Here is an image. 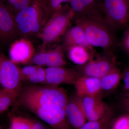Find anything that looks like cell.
Here are the masks:
<instances>
[{
  "label": "cell",
  "instance_id": "obj_8",
  "mask_svg": "<svg viewBox=\"0 0 129 129\" xmlns=\"http://www.w3.org/2000/svg\"><path fill=\"white\" fill-rule=\"evenodd\" d=\"M19 37L14 15L0 1V43L6 44L13 42Z\"/></svg>",
  "mask_w": 129,
  "mask_h": 129
},
{
  "label": "cell",
  "instance_id": "obj_14",
  "mask_svg": "<svg viewBox=\"0 0 129 129\" xmlns=\"http://www.w3.org/2000/svg\"><path fill=\"white\" fill-rule=\"evenodd\" d=\"M80 100L88 121H97L103 118L106 107L96 96L84 97Z\"/></svg>",
  "mask_w": 129,
  "mask_h": 129
},
{
  "label": "cell",
  "instance_id": "obj_10",
  "mask_svg": "<svg viewBox=\"0 0 129 129\" xmlns=\"http://www.w3.org/2000/svg\"><path fill=\"white\" fill-rule=\"evenodd\" d=\"M35 54L33 44L29 40L25 38H19L13 42L9 50L10 59L16 64L30 62Z\"/></svg>",
  "mask_w": 129,
  "mask_h": 129
},
{
  "label": "cell",
  "instance_id": "obj_20",
  "mask_svg": "<svg viewBox=\"0 0 129 129\" xmlns=\"http://www.w3.org/2000/svg\"><path fill=\"white\" fill-rule=\"evenodd\" d=\"M36 0H0L15 15L25 8L32 5Z\"/></svg>",
  "mask_w": 129,
  "mask_h": 129
},
{
  "label": "cell",
  "instance_id": "obj_25",
  "mask_svg": "<svg viewBox=\"0 0 129 129\" xmlns=\"http://www.w3.org/2000/svg\"><path fill=\"white\" fill-rule=\"evenodd\" d=\"M113 129H129V116L119 118L114 124Z\"/></svg>",
  "mask_w": 129,
  "mask_h": 129
},
{
  "label": "cell",
  "instance_id": "obj_19",
  "mask_svg": "<svg viewBox=\"0 0 129 129\" xmlns=\"http://www.w3.org/2000/svg\"><path fill=\"white\" fill-rule=\"evenodd\" d=\"M120 74L115 68L100 79L99 84L101 90H109L115 88L120 80Z\"/></svg>",
  "mask_w": 129,
  "mask_h": 129
},
{
  "label": "cell",
  "instance_id": "obj_17",
  "mask_svg": "<svg viewBox=\"0 0 129 129\" xmlns=\"http://www.w3.org/2000/svg\"><path fill=\"white\" fill-rule=\"evenodd\" d=\"M69 59L75 64L79 66L83 65L90 60L93 53L84 47L73 46L69 47L66 50Z\"/></svg>",
  "mask_w": 129,
  "mask_h": 129
},
{
  "label": "cell",
  "instance_id": "obj_4",
  "mask_svg": "<svg viewBox=\"0 0 129 129\" xmlns=\"http://www.w3.org/2000/svg\"><path fill=\"white\" fill-rule=\"evenodd\" d=\"M74 18L73 13L68 4L48 19L40 32L42 47L56 41L62 36Z\"/></svg>",
  "mask_w": 129,
  "mask_h": 129
},
{
  "label": "cell",
  "instance_id": "obj_22",
  "mask_svg": "<svg viewBox=\"0 0 129 129\" xmlns=\"http://www.w3.org/2000/svg\"><path fill=\"white\" fill-rule=\"evenodd\" d=\"M46 73L45 68L39 66L34 74L28 78L26 80L34 84H45Z\"/></svg>",
  "mask_w": 129,
  "mask_h": 129
},
{
  "label": "cell",
  "instance_id": "obj_15",
  "mask_svg": "<svg viewBox=\"0 0 129 129\" xmlns=\"http://www.w3.org/2000/svg\"><path fill=\"white\" fill-rule=\"evenodd\" d=\"M100 79L89 76H80L74 84L76 94L80 98L96 96L101 90Z\"/></svg>",
  "mask_w": 129,
  "mask_h": 129
},
{
  "label": "cell",
  "instance_id": "obj_16",
  "mask_svg": "<svg viewBox=\"0 0 129 129\" xmlns=\"http://www.w3.org/2000/svg\"><path fill=\"white\" fill-rule=\"evenodd\" d=\"M65 113L70 123L76 129H79L86 122L87 119L80 99L68 101Z\"/></svg>",
  "mask_w": 129,
  "mask_h": 129
},
{
  "label": "cell",
  "instance_id": "obj_24",
  "mask_svg": "<svg viewBox=\"0 0 129 129\" xmlns=\"http://www.w3.org/2000/svg\"><path fill=\"white\" fill-rule=\"evenodd\" d=\"M39 66L37 65H29L20 69L23 80H25L34 74L37 71Z\"/></svg>",
  "mask_w": 129,
  "mask_h": 129
},
{
  "label": "cell",
  "instance_id": "obj_2",
  "mask_svg": "<svg viewBox=\"0 0 129 129\" xmlns=\"http://www.w3.org/2000/svg\"><path fill=\"white\" fill-rule=\"evenodd\" d=\"M73 21L83 29L91 46L101 47L104 51L113 53L117 41L114 30L107 24L103 16L79 18Z\"/></svg>",
  "mask_w": 129,
  "mask_h": 129
},
{
  "label": "cell",
  "instance_id": "obj_3",
  "mask_svg": "<svg viewBox=\"0 0 129 129\" xmlns=\"http://www.w3.org/2000/svg\"><path fill=\"white\" fill-rule=\"evenodd\" d=\"M19 37L28 39L39 35L47 19L43 9L35 1L14 15Z\"/></svg>",
  "mask_w": 129,
  "mask_h": 129
},
{
  "label": "cell",
  "instance_id": "obj_21",
  "mask_svg": "<svg viewBox=\"0 0 129 129\" xmlns=\"http://www.w3.org/2000/svg\"><path fill=\"white\" fill-rule=\"evenodd\" d=\"M34 121L22 117H14L12 119L11 129H30Z\"/></svg>",
  "mask_w": 129,
  "mask_h": 129
},
{
  "label": "cell",
  "instance_id": "obj_32",
  "mask_svg": "<svg viewBox=\"0 0 129 129\" xmlns=\"http://www.w3.org/2000/svg\"><path fill=\"white\" fill-rule=\"evenodd\" d=\"M0 129H2L1 127V125H0Z\"/></svg>",
  "mask_w": 129,
  "mask_h": 129
},
{
  "label": "cell",
  "instance_id": "obj_28",
  "mask_svg": "<svg viewBox=\"0 0 129 129\" xmlns=\"http://www.w3.org/2000/svg\"><path fill=\"white\" fill-rule=\"evenodd\" d=\"M124 81L125 88L129 90V70L126 71L125 73Z\"/></svg>",
  "mask_w": 129,
  "mask_h": 129
},
{
  "label": "cell",
  "instance_id": "obj_18",
  "mask_svg": "<svg viewBox=\"0 0 129 129\" xmlns=\"http://www.w3.org/2000/svg\"><path fill=\"white\" fill-rule=\"evenodd\" d=\"M71 0H36L45 12L47 20L63 7L62 4L69 3Z\"/></svg>",
  "mask_w": 129,
  "mask_h": 129
},
{
  "label": "cell",
  "instance_id": "obj_26",
  "mask_svg": "<svg viewBox=\"0 0 129 129\" xmlns=\"http://www.w3.org/2000/svg\"><path fill=\"white\" fill-rule=\"evenodd\" d=\"M102 118L97 121H88L79 129H103Z\"/></svg>",
  "mask_w": 129,
  "mask_h": 129
},
{
  "label": "cell",
  "instance_id": "obj_6",
  "mask_svg": "<svg viewBox=\"0 0 129 129\" xmlns=\"http://www.w3.org/2000/svg\"><path fill=\"white\" fill-rule=\"evenodd\" d=\"M23 80L20 69L0 52V85L15 99L21 91Z\"/></svg>",
  "mask_w": 129,
  "mask_h": 129
},
{
  "label": "cell",
  "instance_id": "obj_1",
  "mask_svg": "<svg viewBox=\"0 0 129 129\" xmlns=\"http://www.w3.org/2000/svg\"><path fill=\"white\" fill-rule=\"evenodd\" d=\"M20 103L29 110L37 107H58L66 109L68 102L64 90L58 86H29L21 90Z\"/></svg>",
  "mask_w": 129,
  "mask_h": 129
},
{
  "label": "cell",
  "instance_id": "obj_11",
  "mask_svg": "<svg viewBox=\"0 0 129 129\" xmlns=\"http://www.w3.org/2000/svg\"><path fill=\"white\" fill-rule=\"evenodd\" d=\"M30 62L37 66L47 67H64L67 63L61 46L35 53Z\"/></svg>",
  "mask_w": 129,
  "mask_h": 129
},
{
  "label": "cell",
  "instance_id": "obj_13",
  "mask_svg": "<svg viewBox=\"0 0 129 129\" xmlns=\"http://www.w3.org/2000/svg\"><path fill=\"white\" fill-rule=\"evenodd\" d=\"M99 1L71 0L69 3V6L73 13L74 19L79 18L103 16L99 8Z\"/></svg>",
  "mask_w": 129,
  "mask_h": 129
},
{
  "label": "cell",
  "instance_id": "obj_31",
  "mask_svg": "<svg viewBox=\"0 0 129 129\" xmlns=\"http://www.w3.org/2000/svg\"><path fill=\"white\" fill-rule=\"evenodd\" d=\"M128 112L129 113V105H128Z\"/></svg>",
  "mask_w": 129,
  "mask_h": 129
},
{
  "label": "cell",
  "instance_id": "obj_7",
  "mask_svg": "<svg viewBox=\"0 0 129 129\" xmlns=\"http://www.w3.org/2000/svg\"><path fill=\"white\" fill-rule=\"evenodd\" d=\"M102 55L99 56L96 59L91 58L83 65L79 68V74L80 76H89L101 79L115 68V67L112 54L113 53L103 51Z\"/></svg>",
  "mask_w": 129,
  "mask_h": 129
},
{
  "label": "cell",
  "instance_id": "obj_12",
  "mask_svg": "<svg viewBox=\"0 0 129 129\" xmlns=\"http://www.w3.org/2000/svg\"><path fill=\"white\" fill-rule=\"evenodd\" d=\"M62 49L66 51L69 47L79 46L94 53L93 47L88 43L83 29L78 26H70L62 35Z\"/></svg>",
  "mask_w": 129,
  "mask_h": 129
},
{
  "label": "cell",
  "instance_id": "obj_5",
  "mask_svg": "<svg viewBox=\"0 0 129 129\" xmlns=\"http://www.w3.org/2000/svg\"><path fill=\"white\" fill-rule=\"evenodd\" d=\"M105 21L115 30L126 27L129 21V0H99Z\"/></svg>",
  "mask_w": 129,
  "mask_h": 129
},
{
  "label": "cell",
  "instance_id": "obj_23",
  "mask_svg": "<svg viewBox=\"0 0 129 129\" xmlns=\"http://www.w3.org/2000/svg\"><path fill=\"white\" fill-rule=\"evenodd\" d=\"M15 99L11 94L3 89L0 95V113L6 111Z\"/></svg>",
  "mask_w": 129,
  "mask_h": 129
},
{
  "label": "cell",
  "instance_id": "obj_27",
  "mask_svg": "<svg viewBox=\"0 0 129 129\" xmlns=\"http://www.w3.org/2000/svg\"><path fill=\"white\" fill-rule=\"evenodd\" d=\"M122 44L124 49L129 52V28L124 35Z\"/></svg>",
  "mask_w": 129,
  "mask_h": 129
},
{
  "label": "cell",
  "instance_id": "obj_29",
  "mask_svg": "<svg viewBox=\"0 0 129 129\" xmlns=\"http://www.w3.org/2000/svg\"><path fill=\"white\" fill-rule=\"evenodd\" d=\"M30 129H45L44 125L40 122H34Z\"/></svg>",
  "mask_w": 129,
  "mask_h": 129
},
{
  "label": "cell",
  "instance_id": "obj_9",
  "mask_svg": "<svg viewBox=\"0 0 129 129\" xmlns=\"http://www.w3.org/2000/svg\"><path fill=\"white\" fill-rule=\"evenodd\" d=\"M45 70L46 85L55 86L64 84L74 85L80 76L78 71L64 67H47Z\"/></svg>",
  "mask_w": 129,
  "mask_h": 129
},
{
  "label": "cell",
  "instance_id": "obj_30",
  "mask_svg": "<svg viewBox=\"0 0 129 129\" xmlns=\"http://www.w3.org/2000/svg\"><path fill=\"white\" fill-rule=\"evenodd\" d=\"M3 89H0V95L1 94L2 92V91Z\"/></svg>",
  "mask_w": 129,
  "mask_h": 129
}]
</instances>
